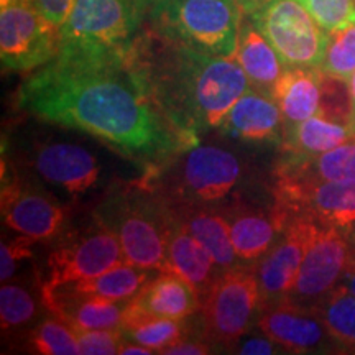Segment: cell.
<instances>
[{
	"mask_svg": "<svg viewBox=\"0 0 355 355\" xmlns=\"http://www.w3.org/2000/svg\"><path fill=\"white\" fill-rule=\"evenodd\" d=\"M349 260L347 235L336 229L318 225L306 250L295 286L285 301L301 308L314 309L339 286Z\"/></svg>",
	"mask_w": 355,
	"mask_h": 355,
	"instance_id": "cell-13",
	"label": "cell"
},
{
	"mask_svg": "<svg viewBox=\"0 0 355 355\" xmlns=\"http://www.w3.org/2000/svg\"><path fill=\"white\" fill-rule=\"evenodd\" d=\"M319 115L332 122L343 123L350 128L352 121V99H350L349 83L345 79L331 76L322 71L321 76V102Z\"/></svg>",
	"mask_w": 355,
	"mask_h": 355,
	"instance_id": "cell-33",
	"label": "cell"
},
{
	"mask_svg": "<svg viewBox=\"0 0 355 355\" xmlns=\"http://www.w3.org/2000/svg\"><path fill=\"white\" fill-rule=\"evenodd\" d=\"M30 350L40 355H78L79 343L76 332L60 319H44L28 331Z\"/></svg>",
	"mask_w": 355,
	"mask_h": 355,
	"instance_id": "cell-30",
	"label": "cell"
},
{
	"mask_svg": "<svg viewBox=\"0 0 355 355\" xmlns=\"http://www.w3.org/2000/svg\"><path fill=\"white\" fill-rule=\"evenodd\" d=\"M144 180L171 204L173 209L222 206L245 180V165L237 155L217 145H196L176 155Z\"/></svg>",
	"mask_w": 355,
	"mask_h": 355,
	"instance_id": "cell-5",
	"label": "cell"
},
{
	"mask_svg": "<svg viewBox=\"0 0 355 355\" xmlns=\"http://www.w3.org/2000/svg\"><path fill=\"white\" fill-rule=\"evenodd\" d=\"M347 242H349V250H350V260H355V225L354 229L347 234Z\"/></svg>",
	"mask_w": 355,
	"mask_h": 355,
	"instance_id": "cell-44",
	"label": "cell"
},
{
	"mask_svg": "<svg viewBox=\"0 0 355 355\" xmlns=\"http://www.w3.org/2000/svg\"><path fill=\"white\" fill-rule=\"evenodd\" d=\"M130 63L171 122L198 139L217 130L250 89L235 58L196 51L148 25L135 43Z\"/></svg>",
	"mask_w": 355,
	"mask_h": 355,
	"instance_id": "cell-2",
	"label": "cell"
},
{
	"mask_svg": "<svg viewBox=\"0 0 355 355\" xmlns=\"http://www.w3.org/2000/svg\"><path fill=\"white\" fill-rule=\"evenodd\" d=\"M15 101L38 121L94 137L144 173L199 145L198 137L163 112L130 60L73 63L55 58L30 73Z\"/></svg>",
	"mask_w": 355,
	"mask_h": 355,
	"instance_id": "cell-1",
	"label": "cell"
},
{
	"mask_svg": "<svg viewBox=\"0 0 355 355\" xmlns=\"http://www.w3.org/2000/svg\"><path fill=\"white\" fill-rule=\"evenodd\" d=\"M26 166L42 183L73 198L89 193L102 178V165L96 155L73 141H38L26 152Z\"/></svg>",
	"mask_w": 355,
	"mask_h": 355,
	"instance_id": "cell-14",
	"label": "cell"
},
{
	"mask_svg": "<svg viewBox=\"0 0 355 355\" xmlns=\"http://www.w3.org/2000/svg\"><path fill=\"white\" fill-rule=\"evenodd\" d=\"M272 194L290 217H306L319 227L347 235L355 225V181H311L275 176Z\"/></svg>",
	"mask_w": 355,
	"mask_h": 355,
	"instance_id": "cell-12",
	"label": "cell"
},
{
	"mask_svg": "<svg viewBox=\"0 0 355 355\" xmlns=\"http://www.w3.org/2000/svg\"><path fill=\"white\" fill-rule=\"evenodd\" d=\"M76 332L79 350L84 355H112L119 354L123 339L121 329H94Z\"/></svg>",
	"mask_w": 355,
	"mask_h": 355,
	"instance_id": "cell-36",
	"label": "cell"
},
{
	"mask_svg": "<svg viewBox=\"0 0 355 355\" xmlns=\"http://www.w3.org/2000/svg\"><path fill=\"white\" fill-rule=\"evenodd\" d=\"M245 73L250 87L272 97L273 87L286 66L248 17L243 15L239 30L237 50L234 55Z\"/></svg>",
	"mask_w": 355,
	"mask_h": 355,
	"instance_id": "cell-20",
	"label": "cell"
},
{
	"mask_svg": "<svg viewBox=\"0 0 355 355\" xmlns=\"http://www.w3.org/2000/svg\"><path fill=\"white\" fill-rule=\"evenodd\" d=\"M327 33L355 21V0H300Z\"/></svg>",
	"mask_w": 355,
	"mask_h": 355,
	"instance_id": "cell-34",
	"label": "cell"
},
{
	"mask_svg": "<svg viewBox=\"0 0 355 355\" xmlns=\"http://www.w3.org/2000/svg\"><path fill=\"white\" fill-rule=\"evenodd\" d=\"M38 303L25 286L7 282L0 288V322L2 331L20 329L37 318Z\"/></svg>",
	"mask_w": 355,
	"mask_h": 355,
	"instance_id": "cell-32",
	"label": "cell"
},
{
	"mask_svg": "<svg viewBox=\"0 0 355 355\" xmlns=\"http://www.w3.org/2000/svg\"><path fill=\"white\" fill-rule=\"evenodd\" d=\"M123 261L125 257L121 242L94 220L86 229L58 237L56 245L46 259L40 290L94 278Z\"/></svg>",
	"mask_w": 355,
	"mask_h": 355,
	"instance_id": "cell-11",
	"label": "cell"
},
{
	"mask_svg": "<svg viewBox=\"0 0 355 355\" xmlns=\"http://www.w3.org/2000/svg\"><path fill=\"white\" fill-rule=\"evenodd\" d=\"M137 308L170 319H186L201 306L198 293L186 279L173 272H159L130 300Z\"/></svg>",
	"mask_w": 355,
	"mask_h": 355,
	"instance_id": "cell-24",
	"label": "cell"
},
{
	"mask_svg": "<svg viewBox=\"0 0 355 355\" xmlns=\"http://www.w3.org/2000/svg\"><path fill=\"white\" fill-rule=\"evenodd\" d=\"M285 119L270 96L248 89L222 121L219 130L245 144H277L285 133Z\"/></svg>",
	"mask_w": 355,
	"mask_h": 355,
	"instance_id": "cell-18",
	"label": "cell"
},
{
	"mask_svg": "<svg viewBox=\"0 0 355 355\" xmlns=\"http://www.w3.org/2000/svg\"><path fill=\"white\" fill-rule=\"evenodd\" d=\"M176 214L189 232L209 252L222 272L243 265L234 248L229 222L220 206L186 207L178 209Z\"/></svg>",
	"mask_w": 355,
	"mask_h": 355,
	"instance_id": "cell-26",
	"label": "cell"
},
{
	"mask_svg": "<svg viewBox=\"0 0 355 355\" xmlns=\"http://www.w3.org/2000/svg\"><path fill=\"white\" fill-rule=\"evenodd\" d=\"M35 243L37 241L25 237V235H17L10 241L2 239V245H0V282H12V278L19 273L20 266L25 261L33 260Z\"/></svg>",
	"mask_w": 355,
	"mask_h": 355,
	"instance_id": "cell-35",
	"label": "cell"
},
{
	"mask_svg": "<svg viewBox=\"0 0 355 355\" xmlns=\"http://www.w3.org/2000/svg\"><path fill=\"white\" fill-rule=\"evenodd\" d=\"M30 2L38 8L44 19L50 20L58 28L64 25L74 6V0H30Z\"/></svg>",
	"mask_w": 355,
	"mask_h": 355,
	"instance_id": "cell-39",
	"label": "cell"
},
{
	"mask_svg": "<svg viewBox=\"0 0 355 355\" xmlns=\"http://www.w3.org/2000/svg\"><path fill=\"white\" fill-rule=\"evenodd\" d=\"M216 345L211 340L204 339L201 336L191 334L186 336L183 339L176 340L175 344H171L170 347L163 350V354L166 355H206L216 352Z\"/></svg>",
	"mask_w": 355,
	"mask_h": 355,
	"instance_id": "cell-38",
	"label": "cell"
},
{
	"mask_svg": "<svg viewBox=\"0 0 355 355\" xmlns=\"http://www.w3.org/2000/svg\"><path fill=\"white\" fill-rule=\"evenodd\" d=\"M275 0H235L239 8H241L242 15H252V13L261 10V8L268 7Z\"/></svg>",
	"mask_w": 355,
	"mask_h": 355,
	"instance_id": "cell-40",
	"label": "cell"
},
{
	"mask_svg": "<svg viewBox=\"0 0 355 355\" xmlns=\"http://www.w3.org/2000/svg\"><path fill=\"white\" fill-rule=\"evenodd\" d=\"M148 0H74L60 30L56 58L73 63H122L139 42Z\"/></svg>",
	"mask_w": 355,
	"mask_h": 355,
	"instance_id": "cell-4",
	"label": "cell"
},
{
	"mask_svg": "<svg viewBox=\"0 0 355 355\" xmlns=\"http://www.w3.org/2000/svg\"><path fill=\"white\" fill-rule=\"evenodd\" d=\"M319 69L331 76L349 81L355 71V21L329 32Z\"/></svg>",
	"mask_w": 355,
	"mask_h": 355,
	"instance_id": "cell-31",
	"label": "cell"
},
{
	"mask_svg": "<svg viewBox=\"0 0 355 355\" xmlns=\"http://www.w3.org/2000/svg\"><path fill=\"white\" fill-rule=\"evenodd\" d=\"M314 309L340 352L355 354V295L339 285Z\"/></svg>",
	"mask_w": 355,
	"mask_h": 355,
	"instance_id": "cell-29",
	"label": "cell"
},
{
	"mask_svg": "<svg viewBox=\"0 0 355 355\" xmlns=\"http://www.w3.org/2000/svg\"><path fill=\"white\" fill-rule=\"evenodd\" d=\"M349 91H350V99H352V121H350V132L354 133L355 139V71L352 76L349 78Z\"/></svg>",
	"mask_w": 355,
	"mask_h": 355,
	"instance_id": "cell-43",
	"label": "cell"
},
{
	"mask_svg": "<svg viewBox=\"0 0 355 355\" xmlns=\"http://www.w3.org/2000/svg\"><path fill=\"white\" fill-rule=\"evenodd\" d=\"M0 211L3 225L13 234L37 242L58 239L68 222V209L43 188L42 181L21 176L3 158Z\"/></svg>",
	"mask_w": 355,
	"mask_h": 355,
	"instance_id": "cell-8",
	"label": "cell"
},
{
	"mask_svg": "<svg viewBox=\"0 0 355 355\" xmlns=\"http://www.w3.org/2000/svg\"><path fill=\"white\" fill-rule=\"evenodd\" d=\"M352 139L354 133L349 127L316 114L303 122L285 125L279 148L282 153L319 155Z\"/></svg>",
	"mask_w": 355,
	"mask_h": 355,
	"instance_id": "cell-27",
	"label": "cell"
},
{
	"mask_svg": "<svg viewBox=\"0 0 355 355\" xmlns=\"http://www.w3.org/2000/svg\"><path fill=\"white\" fill-rule=\"evenodd\" d=\"M321 76L319 68L286 66L283 71L273 87L272 99L282 110L286 125L303 122L319 112Z\"/></svg>",
	"mask_w": 355,
	"mask_h": 355,
	"instance_id": "cell-25",
	"label": "cell"
},
{
	"mask_svg": "<svg viewBox=\"0 0 355 355\" xmlns=\"http://www.w3.org/2000/svg\"><path fill=\"white\" fill-rule=\"evenodd\" d=\"M220 209L229 222L234 248L243 265H255L288 224V217L275 202L273 194L266 207L235 201L222 204Z\"/></svg>",
	"mask_w": 355,
	"mask_h": 355,
	"instance_id": "cell-17",
	"label": "cell"
},
{
	"mask_svg": "<svg viewBox=\"0 0 355 355\" xmlns=\"http://www.w3.org/2000/svg\"><path fill=\"white\" fill-rule=\"evenodd\" d=\"M316 229L318 224L306 217H290L277 242L254 265L261 309L288 298Z\"/></svg>",
	"mask_w": 355,
	"mask_h": 355,
	"instance_id": "cell-15",
	"label": "cell"
},
{
	"mask_svg": "<svg viewBox=\"0 0 355 355\" xmlns=\"http://www.w3.org/2000/svg\"><path fill=\"white\" fill-rule=\"evenodd\" d=\"M261 313V296L254 265L225 270L202 296L198 311L199 334L217 349L232 352L254 331Z\"/></svg>",
	"mask_w": 355,
	"mask_h": 355,
	"instance_id": "cell-7",
	"label": "cell"
},
{
	"mask_svg": "<svg viewBox=\"0 0 355 355\" xmlns=\"http://www.w3.org/2000/svg\"><path fill=\"white\" fill-rule=\"evenodd\" d=\"M273 176L311 181H355V139L319 155L282 153Z\"/></svg>",
	"mask_w": 355,
	"mask_h": 355,
	"instance_id": "cell-22",
	"label": "cell"
},
{
	"mask_svg": "<svg viewBox=\"0 0 355 355\" xmlns=\"http://www.w3.org/2000/svg\"><path fill=\"white\" fill-rule=\"evenodd\" d=\"M157 273L159 272L140 268V266L123 261V263L115 265L114 268L97 275L94 278L68 283V285H61L56 288H64V290L81 293V295L97 296V298L112 301H130L139 295L141 288ZM46 290H50V288H46Z\"/></svg>",
	"mask_w": 355,
	"mask_h": 355,
	"instance_id": "cell-28",
	"label": "cell"
},
{
	"mask_svg": "<svg viewBox=\"0 0 355 355\" xmlns=\"http://www.w3.org/2000/svg\"><path fill=\"white\" fill-rule=\"evenodd\" d=\"M40 295L44 309L73 327V331L121 329L128 303L81 295L64 288L40 290Z\"/></svg>",
	"mask_w": 355,
	"mask_h": 355,
	"instance_id": "cell-19",
	"label": "cell"
},
{
	"mask_svg": "<svg viewBox=\"0 0 355 355\" xmlns=\"http://www.w3.org/2000/svg\"><path fill=\"white\" fill-rule=\"evenodd\" d=\"M245 17L268 40L285 66H321L329 33L300 0H275L268 7Z\"/></svg>",
	"mask_w": 355,
	"mask_h": 355,
	"instance_id": "cell-9",
	"label": "cell"
},
{
	"mask_svg": "<svg viewBox=\"0 0 355 355\" xmlns=\"http://www.w3.org/2000/svg\"><path fill=\"white\" fill-rule=\"evenodd\" d=\"M168 265L170 272L180 275L194 288L199 301L222 273L209 252L189 232L180 217L168 242Z\"/></svg>",
	"mask_w": 355,
	"mask_h": 355,
	"instance_id": "cell-21",
	"label": "cell"
},
{
	"mask_svg": "<svg viewBox=\"0 0 355 355\" xmlns=\"http://www.w3.org/2000/svg\"><path fill=\"white\" fill-rule=\"evenodd\" d=\"M242 17L235 0H148L146 25L196 51L234 58Z\"/></svg>",
	"mask_w": 355,
	"mask_h": 355,
	"instance_id": "cell-6",
	"label": "cell"
},
{
	"mask_svg": "<svg viewBox=\"0 0 355 355\" xmlns=\"http://www.w3.org/2000/svg\"><path fill=\"white\" fill-rule=\"evenodd\" d=\"M119 354H122V355H150L155 352L152 349H146V347H144V345L133 343V340L122 339L121 347H119Z\"/></svg>",
	"mask_w": 355,
	"mask_h": 355,
	"instance_id": "cell-41",
	"label": "cell"
},
{
	"mask_svg": "<svg viewBox=\"0 0 355 355\" xmlns=\"http://www.w3.org/2000/svg\"><path fill=\"white\" fill-rule=\"evenodd\" d=\"M257 329L288 354H340L318 311L288 301L261 309Z\"/></svg>",
	"mask_w": 355,
	"mask_h": 355,
	"instance_id": "cell-16",
	"label": "cell"
},
{
	"mask_svg": "<svg viewBox=\"0 0 355 355\" xmlns=\"http://www.w3.org/2000/svg\"><path fill=\"white\" fill-rule=\"evenodd\" d=\"M232 352L235 354H243V355H275V354H288L282 345L275 343L273 339H270L268 336H265L263 332L259 331V336H254L248 332L247 336H243L239 344L235 345Z\"/></svg>",
	"mask_w": 355,
	"mask_h": 355,
	"instance_id": "cell-37",
	"label": "cell"
},
{
	"mask_svg": "<svg viewBox=\"0 0 355 355\" xmlns=\"http://www.w3.org/2000/svg\"><path fill=\"white\" fill-rule=\"evenodd\" d=\"M60 30L30 0L0 7V63L3 71L33 73L60 51Z\"/></svg>",
	"mask_w": 355,
	"mask_h": 355,
	"instance_id": "cell-10",
	"label": "cell"
},
{
	"mask_svg": "<svg viewBox=\"0 0 355 355\" xmlns=\"http://www.w3.org/2000/svg\"><path fill=\"white\" fill-rule=\"evenodd\" d=\"M339 285L344 286L345 290H349L352 295H355V260H349L347 270H345Z\"/></svg>",
	"mask_w": 355,
	"mask_h": 355,
	"instance_id": "cell-42",
	"label": "cell"
},
{
	"mask_svg": "<svg viewBox=\"0 0 355 355\" xmlns=\"http://www.w3.org/2000/svg\"><path fill=\"white\" fill-rule=\"evenodd\" d=\"M176 219L171 204L144 178L114 186L94 209V220L121 242L125 261L155 272H170L168 242Z\"/></svg>",
	"mask_w": 355,
	"mask_h": 355,
	"instance_id": "cell-3",
	"label": "cell"
},
{
	"mask_svg": "<svg viewBox=\"0 0 355 355\" xmlns=\"http://www.w3.org/2000/svg\"><path fill=\"white\" fill-rule=\"evenodd\" d=\"M121 332L123 339L152 349L155 354H163V350L175 344L176 340L191 334L199 336L198 313L186 319L162 318L146 313L128 301L121 324Z\"/></svg>",
	"mask_w": 355,
	"mask_h": 355,
	"instance_id": "cell-23",
	"label": "cell"
}]
</instances>
